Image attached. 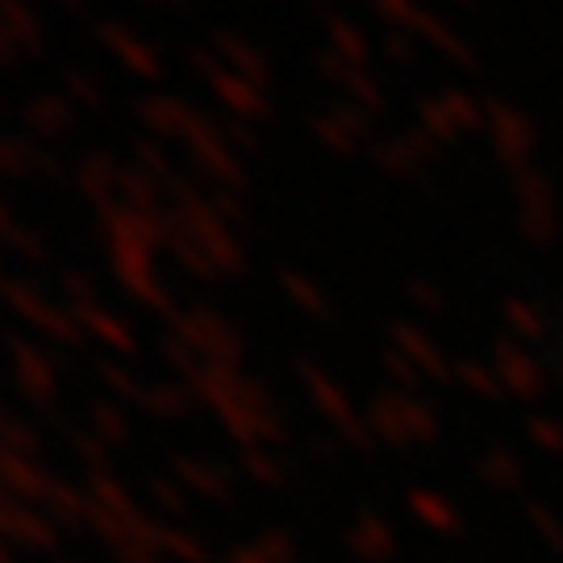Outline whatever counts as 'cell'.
I'll return each mask as SVG.
<instances>
[{
  "instance_id": "4",
  "label": "cell",
  "mask_w": 563,
  "mask_h": 563,
  "mask_svg": "<svg viewBox=\"0 0 563 563\" xmlns=\"http://www.w3.org/2000/svg\"><path fill=\"white\" fill-rule=\"evenodd\" d=\"M25 121L46 134V139H55V134H67L71 130V104H63L59 97H34V101L25 104Z\"/></svg>"
},
{
  "instance_id": "10",
  "label": "cell",
  "mask_w": 563,
  "mask_h": 563,
  "mask_svg": "<svg viewBox=\"0 0 563 563\" xmlns=\"http://www.w3.org/2000/svg\"><path fill=\"white\" fill-rule=\"evenodd\" d=\"M188 59L197 63V67H201L205 76H209V80H218V76H222V67H218V59H213V55H209L205 46H192V51H188Z\"/></svg>"
},
{
  "instance_id": "2",
  "label": "cell",
  "mask_w": 563,
  "mask_h": 563,
  "mask_svg": "<svg viewBox=\"0 0 563 563\" xmlns=\"http://www.w3.org/2000/svg\"><path fill=\"white\" fill-rule=\"evenodd\" d=\"M134 109H139V118L146 121V125H155V130H163V134H184L188 113H192L188 104L167 101V97H139Z\"/></svg>"
},
{
  "instance_id": "12",
  "label": "cell",
  "mask_w": 563,
  "mask_h": 563,
  "mask_svg": "<svg viewBox=\"0 0 563 563\" xmlns=\"http://www.w3.org/2000/svg\"><path fill=\"white\" fill-rule=\"evenodd\" d=\"M13 234V242H18L21 251H30V255H42V246L34 242V234H21V230H9Z\"/></svg>"
},
{
  "instance_id": "3",
  "label": "cell",
  "mask_w": 563,
  "mask_h": 563,
  "mask_svg": "<svg viewBox=\"0 0 563 563\" xmlns=\"http://www.w3.org/2000/svg\"><path fill=\"white\" fill-rule=\"evenodd\" d=\"M0 25L9 30V38L18 42V46H25L30 55H38L42 42H38V21H34V13L25 9V0H0Z\"/></svg>"
},
{
  "instance_id": "8",
  "label": "cell",
  "mask_w": 563,
  "mask_h": 563,
  "mask_svg": "<svg viewBox=\"0 0 563 563\" xmlns=\"http://www.w3.org/2000/svg\"><path fill=\"white\" fill-rule=\"evenodd\" d=\"M134 155L146 163V172H151L155 180H167V176H172V163H167V155H163L151 139H134Z\"/></svg>"
},
{
  "instance_id": "9",
  "label": "cell",
  "mask_w": 563,
  "mask_h": 563,
  "mask_svg": "<svg viewBox=\"0 0 563 563\" xmlns=\"http://www.w3.org/2000/svg\"><path fill=\"white\" fill-rule=\"evenodd\" d=\"M222 134H225V142H234V146H242V151H255V134H251L246 125H239V121H225Z\"/></svg>"
},
{
  "instance_id": "5",
  "label": "cell",
  "mask_w": 563,
  "mask_h": 563,
  "mask_svg": "<svg viewBox=\"0 0 563 563\" xmlns=\"http://www.w3.org/2000/svg\"><path fill=\"white\" fill-rule=\"evenodd\" d=\"M209 84H213V92H218V97H222L234 113H263L260 97H255V92L239 80V71H222L218 80H209Z\"/></svg>"
},
{
  "instance_id": "14",
  "label": "cell",
  "mask_w": 563,
  "mask_h": 563,
  "mask_svg": "<svg viewBox=\"0 0 563 563\" xmlns=\"http://www.w3.org/2000/svg\"><path fill=\"white\" fill-rule=\"evenodd\" d=\"M63 4H67V9H84V4H88V0H63Z\"/></svg>"
},
{
  "instance_id": "1",
  "label": "cell",
  "mask_w": 563,
  "mask_h": 563,
  "mask_svg": "<svg viewBox=\"0 0 563 563\" xmlns=\"http://www.w3.org/2000/svg\"><path fill=\"white\" fill-rule=\"evenodd\" d=\"M97 34H101L113 51H118L121 59L130 63L134 71H142V76H159V59H155V51L151 46H142L139 38H130L121 25H113V21H97Z\"/></svg>"
},
{
  "instance_id": "6",
  "label": "cell",
  "mask_w": 563,
  "mask_h": 563,
  "mask_svg": "<svg viewBox=\"0 0 563 563\" xmlns=\"http://www.w3.org/2000/svg\"><path fill=\"white\" fill-rule=\"evenodd\" d=\"M213 42L222 46V51H225V55H230V59L239 63V67H242V76H251V80H255V84L267 80V71H263V63L255 59V55H251V51H246V46H242V42L234 38V34H225V30H218V34H213Z\"/></svg>"
},
{
  "instance_id": "13",
  "label": "cell",
  "mask_w": 563,
  "mask_h": 563,
  "mask_svg": "<svg viewBox=\"0 0 563 563\" xmlns=\"http://www.w3.org/2000/svg\"><path fill=\"white\" fill-rule=\"evenodd\" d=\"M0 234H9V218H4V205H0Z\"/></svg>"
},
{
  "instance_id": "11",
  "label": "cell",
  "mask_w": 563,
  "mask_h": 563,
  "mask_svg": "<svg viewBox=\"0 0 563 563\" xmlns=\"http://www.w3.org/2000/svg\"><path fill=\"white\" fill-rule=\"evenodd\" d=\"M213 205H222L225 218H239V222H242V209H239V201H234L230 192H213Z\"/></svg>"
},
{
  "instance_id": "7",
  "label": "cell",
  "mask_w": 563,
  "mask_h": 563,
  "mask_svg": "<svg viewBox=\"0 0 563 563\" xmlns=\"http://www.w3.org/2000/svg\"><path fill=\"white\" fill-rule=\"evenodd\" d=\"M59 80H63V88H67V92H71V97H76L80 104H88V109H101V92H97V84L84 80L76 67H63Z\"/></svg>"
}]
</instances>
